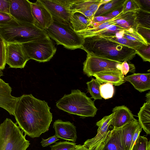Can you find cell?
<instances>
[{"mask_svg":"<svg viewBox=\"0 0 150 150\" xmlns=\"http://www.w3.org/2000/svg\"><path fill=\"white\" fill-rule=\"evenodd\" d=\"M113 117V114L104 116L96 123L97 132L93 138L87 140L83 145L90 150H99L106 139L110 130L109 127Z\"/></svg>","mask_w":150,"mask_h":150,"instance_id":"cell-10","label":"cell"},{"mask_svg":"<svg viewBox=\"0 0 150 150\" xmlns=\"http://www.w3.org/2000/svg\"><path fill=\"white\" fill-rule=\"evenodd\" d=\"M125 79L141 93L150 89V73H134L125 77Z\"/></svg>","mask_w":150,"mask_h":150,"instance_id":"cell-18","label":"cell"},{"mask_svg":"<svg viewBox=\"0 0 150 150\" xmlns=\"http://www.w3.org/2000/svg\"><path fill=\"white\" fill-rule=\"evenodd\" d=\"M74 150H90L83 145H76Z\"/></svg>","mask_w":150,"mask_h":150,"instance_id":"cell-44","label":"cell"},{"mask_svg":"<svg viewBox=\"0 0 150 150\" xmlns=\"http://www.w3.org/2000/svg\"><path fill=\"white\" fill-rule=\"evenodd\" d=\"M125 0H110L102 7L99 8L94 15V16H104L122 7Z\"/></svg>","mask_w":150,"mask_h":150,"instance_id":"cell-25","label":"cell"},{"mask_svg":"<svg viewBox=\"0 0 150 150\" xmlns=\"http://www.w3.org/2000/svg\"><path fill=\"white\" fill-rule=\"evenodd\" d=\"M100 92L102 98L105 99L112 98L114 93V88L112 84L106 83L101 84Z\"/></svg>","mask_w":150,"mask_h":150,"instance_id":"cell-31","label":"cell"},{"mask_svg":"<svg viewBox=\"0 0 150 150\" xmlns=\"http://www.w3.org/2000/svg\"><path fill=\"white\" fill-rule=\"evenodd\" d=\"M59 139L55 135L47 139L42 138L41 142V145L43 147L47 146L51 144L54 143Z\"/></svg>","mask_w":150,"mask_h":150,"instance_id":"cell-40","label":"cell"},{"mask_svg":"<svg viewBox=\"0 0 150 150\" xmlns=\"http://www.w3.org/2000/svg\"><path fill=\"white\" fill-rule=\"evenodd\" d=\"M17 123L6 118L0 125V150H26L30 144Z\"/></svg>","mask_w":150,"mask_h":150,"instance_id":"cell-6","label":"cell"},{"mask_svg":"<svg viewBox=\"0 0 150 150\" xmlns=\"http://www.w3.org/2000/svg\"><path fill=\"white\" fill-rule=\"evenodd\" d=\"M52 18V23L45 30L49 37L68 49H81L83 39L74 31L70 22Z\"/></svg>","mask_w":150,"mask_h":150,"instance_id":"cell-5","label":"cell"},{"mask_svg":"<svg viewBox=\"0 0 150 150\" xmlns=\"http://www.w3.org/2000/svg\"><path fill=\"white\" fill-rule=\"evenodd\" d=\"M142 129V128L139 125L136 129L132 139L130 150H132L136 141L139 136Z\"/></svg>","mask_w":150,"mask_h":150,"instance_id":"cell-41","label":"cell"},{"mask_svg":"<svg viewBox=\"0 0 150 150\" xmlns=\"http://www.w3.org/2000/svg\"><path fill=\"white\" fill-rule=\"evenodd\" d=\"M132 150H150V141L146 137L139 136Z\"/></svg>","mask_w":150,"mask_h":150,"instance_id":"cell-32","label":"cell"},{"mask_svg":"<svg viewBox=\"0 0 150 150\" xmlns=\"http://www.w3.org/2000/svg\"><path fill=\"white\" fill-rule=\"evenodd\" d=\"M9 13L17 21L34 24L30 2L28 0H11Z\"/></svg>","mask_w":150,"mask_h":150,"instance_id":"cell-11","label":"cell"},{"mask_svg":"<svg viewBox=\"0 0 150 150\" xmlns=\"http://www.w3.org/2000/svg\"><path fill=\"white\" fill-rule=\"evenodd\" d=\"M86 83L87 85L88 91L91 96V98H93L95 100L102 99L100 89V82L97 79L92 78Z\"/></svg>","mask_w":150,"mask_h":150,"instance_id":"cell-27","label":"cell"},{"mask_svg":"<svg viewBox=\"0 0 150 150\" xmlns=\"http://www.w3.org/2000/svg\"><path fill=\"white\" fill-rule=\"evenodd\" d=\"M99 150H126L122 139L121 127L110 130Z\"/></svg>","mask_w":150,"mask_h":150,"instance_id":"cell-17","label":"cell"},{"mask_svg":"<svg viewBox=\"0 0 150 150\" xmlns=\"http://www.w3.org/2000/svg\"><path fill=\"white\" fill-rule=\"evenodd\" d=\"M1 79L0 78V79Z\"/></svg>","mask_w":150,"mask_h":150,"instance_id":"cell-48","label":"cell"},{"mask_svg":"<svg viewBox=\"0 0 150 150\" xmlns=\"http://www.w3.org/2000/svg\"><path fill=\"white\" fill-rule=\"evenodd\" d=\"M11 0H0V12L9 13Z\"/></svg>","mask_w":150,"mask_h":150,"instance_id":"cell-39","label":"cell"},{"mask_svg":"<svg viewBox=\"0 0 150 150\" xmlns=\"http://www.w3.org/2000/svg\"><path fill=\"white\" fill-rule=\"evenodd\" d=\"M142 7L139 0H125L122 6V13L135 12L141 9Z\"/></svg>","mask_w":150,"mask_h":150,"instance_id":"cell-30","label":"cell"},{"mask_svg":"<svg viewBox=\"0 0 150 150\" xmlns=\"http://www.w3.org/2000/svg\"><path fill=\"white\" fill-rule=\"evenodd\" d=\"M101 36L103 37L110 40L116 42L127 46L135 50H137L143 44H144L140 42L133 41L123 38L117 37L114 36Z\"/></svg>","mask_w":150,"mask_h":150,"instance_id":"cell-28","label":"cell"},{"mask_svg":"<svg viewBox=\"0 0 150 150\" xmlns=\"http://www.w3.org/2000/svg\"><path fill=\"white\" fill-rule=\"evenodd\" d=\"M14 19L10 13L0 12V27L8 24Z\"/></svg>","mask_w":150,"mask_h":150,"instance_id":"cell-38","label":"cell"},{"mask_svg":"<svg viewBox=\"0 0 150 150\" xmlns=\"http://www.w3.org/2000/svg\"><path fill=\"white\" fill-rule=\"evenodd\" d=\"M39 0L48 10L53 18L70 22L71 14L69 0Z\"/></svg>","mask_w":150,"mask_h":150,"instance_id":"cell-12","label":"cell"},{"mask_svg":"<svg viewBox=\"0 0 150 150\" xmlns=\"http://www.w3.org/2000/svg\"><path fill=\"white\" fill-rule=\"evenodd\" d=\"M50 109L45 101L24 94L19 97L14 116L25 135L38 137L49 130L52 118Z\"/></svg>","mask_w":150,"mask_h":150,"instance_id":"cell-1","label":"cell"},{"mask_svg":"<svg viewBox=\"0 0 150 150\" xmlns=\"http://www.w3.org/2000/svg\"><path fill=\"white\" fill-rule=\"evenodd\" d=\"M113 117L111 125L119 128L135 119L130 110L125 105L117 106L113 109Z\"/></svg>","mask_w":150,"mask_h":150,"instance_id":"cell-16","label":"cell"},{"mask_svg":"<svg viewBox=\"0 0 150 150\" xmlns=\"http://www.w3.org/2000/svg\"><path fill=\"white\" fill-rule=\"evenodd\" d=\"M22 44L29 59L40 62L49 61L57 50L49 36L42 40Z\"/></svg>","mask_w":150,"mask_h":150,"instance_id":"cell-7","label":"cell"},{"mask_svg":"<svg viewBox=\"0 0 150 150\" xmlns=\"http://www.w3.org/2000/svg\"><path fill=\"white\" fill-rule=\"evenodd\" d=\"M139 125L135 119L121 127L122 139L126 150H130L133 136Z\"/></svg>","mask_w":150,"mask_h":150,"instance_id":"cell-22","label":"cell"},{"mask_svg":"<svg viewBox=\"0 0 150 150\" xmlns=\"http://www.w3.org/2000/svg\"><path fill=\"white\" fill-rule=\"evenodd\" d=\"M146 102L150 103V93L149 91L146 94Z\"/></svg>","mask_w":150,"mask_h":150,"instance_id":"cell-45","label":"cell"},{"mask_svg":"<svg viewBox=\"0 0 150 150\" xmlns=\"http://www.w3.org/2000/svg\"><path fill=\"white\" fill-rule=\"evenodd\" d=\"M81 49L87 54L122 62L132 60L137 54L135 50L103 37L100 35L83 38Z\"/></svg>","mask_w":150,"mask_h":150,"instance_id":"cell-2","label":"cell"},{"mask_svg":"<svg viewBox=\"0 0 150 150\" xmlns=\"http://www.w3.org/2000/svg\"><path fill=\"white\" fill-rule=\"evenodd\" d=\"M4 41V40L2 39V38L1 36L0 35V42L2 41Z\"/></svg>","mask_w":150,"mask_h":150,"instance_id":"cell-46","label":"cell"},{"mask_svg":"<svg viewBox=\"0 0 150 150\" xmlns=\"http://www.w3.org/2000/svg\"><path fill=\"white\" fill-rule=\"evenodd\" d=\"M6 44L4 40L0 42V70H3L6 64Z\"/></svg>","mask_w":150,"mask_h":150,"instance_id":"cell-35","label":"cell"},{"mask_svg":"<svg viewBox=\"0 0 150 150\" xmlns=\"http://www.w3.org/2000/svg\"><path fill=\"white\" fill-rule=\"evenodd\" d=\"M138 123L147 134H150V103H144L138 113Z\"/></svg>","mask_w":150,"mask_h":150,"instance_id":"cell-24","label":"cell"},{"mask_svg":"<svg viewBox=\"0 0 150 150\" xmlns=\"http://www.w3.org/2000/svg\"><path fill=\"white\" fill-rule=\"evenodd\" d=\"M122 62L106 58L87 54L83 63V72L90 77L97 73L110 71H120L119 68Z\"/></svg>","mask_w":150,"mask_h":150,"instance_id":"cell-8","label":"cell"},{"mask_svg":"<svg viewBox=\"0 0 150 150\" xmlns=\"http://www.w3.org/2000/svg\"><path fill=\"white\" fill-rule=\"evenodd\" d=\"M69 8L71 14L81 9H87L92 11L95 15L101 5L100 0H69Z\"/></svg>","mask_w":150,"mask_h":150,"instance_id":"cell-21","label":"cell"},{"mask_svg":"<svg viewBox=\"0 0 150 150\" xmlns=\"http://www.w3.org/2000/svg\"><path fill=\"white\" fill-rule=\"evenodd\" d=\"M53 128L55 135L59 138L75 142L77 138L76 127L69 121H63L60 120H56Z\"/></svg>","mask_w":150,"mask_h":150,"instance_id":"cell-15","label":"cell"},{"mask_svg":"<svg viewBox=\"0 0 150 150\" xmlns=\"http://www.w3.org/2000/svg\"><path fill=\"white\" fill-rule=\"evenodd\" d=\"M135 12L137 26L140 25L150 28V12L141 8Z\"/></svg>","mask_w":150,"mask_h":150,"instance_id":"cell-29","label":"cell"},{"mask_svg":"<svg viewBox=\"0 0 150 150\" xmlns=\"http://www.w3.org/2000/svg\"><path fill=\"white\" fill-rule=\"evenodd\" d=\"M6 44V64L11 68H24L30 59L22 44L8 42Z\"/></svg>","mask_w":150,"mask_h":150,"instance_id":"cell-9","label":"cell"},{"mask_svg":"<svg viewBox=\"0 0 150 150\" xmlns=\"http://www.w3.org/2000/svg\"><path fill=\"white\" fill-rule=\"evenodd\" d=\"M56 105L59 109L83 118L94 117L98 110L94 101L78 89L71 90L70 94L64 95Z\"/></svg>","mask_w":150,"mask_h":150,"instance_id":"cell-4","label":"cell"},{"mask_svg":"<svg viewBox=\"0 0 150 150\" xmlns=\"http://www.w3.org/2000/svg\"><path fill=\"white\" fill-rule=\"evenodd\" d=\"M0 35L6 42L20 44L42 40L48 36L45 30L34 24L15 19L0 27Z\"/></svg>","mask_w":150,"mask_h":150,"instance_id":"cell-3","label":"cell"},{"mask_svg":"<svg viewBox=\"0 0 150 150\" xmlns=\"http://www.w3.org/2000/svg\"><path fill=\"white\" fill-rule=\"evenodd\" d=\"M116 25L126 29L132 28L137 30V23L135 12L124 14L123 16L117 20Z\"/></svg>","mask_w":150,"mask_h":150,"instance_id":"cell-26","label":"cell"},{"mask_svg":"<svg viewBox=\"0 0 150 150\" xmlns=\"http://www.w3.org/2000/svg\"><path fill=\"white\" fill-rule=\"evenodd\" d=\"M2 72L1 70H0V76H1L2 75Z\"/></svg>","mask_w":150,"mask_h":150,"instance_id":"cell-47","label":"cell"},{"mask_svg":"<svg viewBox=\"0 0 150 150\" xmlns=\"http://www.w3.org/2000/svg\"><path fill=\"white\" fill-rule=\"evenodd\" d=\"M136 51L137 54H138L144 61L150 62V44L148 45L143 44Z\"/></svg>","mask_w":150,"mask_h":150,"instance_id":"cell-34","label":"cell"},{"mask_svg":"<svg viewBox=\"0 0 150 150\" xmlns=\"http://www.w3.org/2000/svg\"><path fill=\"white\" fill-rule=\"evenodd\" d=\"M137 30L148 43L150 44V28L137 25Z\"/></svg>","mask_w":150,"mask_h":150,"instance_id":"cell-37","label":"cell"},{"mask_svg":"<svg viewBox=\"0 0 150 150\" xmlns=\"http://www.w3.org/2000/svg\"><path fill=\"white\" fill-rule=\"evenodd\" d=\"M93 76L101 83H108L115 86H119L126 81L125 76L120 71H110L94 74Z\"/></svg>","mask_w":150,"mask_h":150,"instance_id":"cell-19","label":"cell"},{"mask_svg":"<svg viewBox=\"0 0 150 150\" xmlns=\"http://www.w3.org/2000/svg\"><path fill=\"white\" fill-rule=\"evenodd\" d=\"M119 70L124 75H126L129 72L134 73L135 71V68L133 64H129L127 62L125 61L120 65Z\"/></svg>","mask_w":150,"mask_h":150,"instance_id":"cell-36","label":"cell"},{"mask_svg":"<svg viewBox=\"0 0 150 150\" xmlns=\"http://www.w3.org/2000/svg\"><path fill=\"white\" fill-rule=\"evenodd\" d=\"M70 22L74 30L76 32L86 29L91 23V21L78 12H75L71 14Z\"/></svg>","mask_w":150,"mask_h":150,"instance_id":"cell-23","label":"cell"},{"mask_svg":"<svg viewBox=\"0 0 150 150\" xmlns=\"http://www.w3.org/2000/svg\"><path fill=\"white\" fill-rule=\"evenodd\" d=\"M122 7L119 9L114 11L103 16L112 18L117 16L122 12Z\"/></svg>","mask_w":150,"mask_h":150,"instance_id":"cell-42","label":"cell"},{"mask_svg":"<svg viewBox=\"0 0 150 150\" xmlns=\"http://www.w3.org/2000/svg\"><path fill=\"white\" fill-rule=\"evenodd\" d=\"M12 88L8 83L0 79V107L6 110L11 115H14V112L19 97L11 94Z\"/></svg>","mask_w":150,"mask_h":150,"instance_id":"cell-14","label":"cell"},{"mask_svg":"<svg viewBox=\"0 0 150 150\" xmlns=\"http://www.w3.org/2000/svg\"><path fill=\"white\" fill-rule=\"evenodd\" d=\"M30 4L34 24L38 28L45 30L53 22L51 14L39 0L35 3L30 2Z\"/></svg>","mask_w":150,"mask_h":150,"instance_id":"cell-13","label":"cell"},{"mask_svg":"<svg viewBox=\"0 0 150 150\" xmlns=\"http://www.w3.org/2000/svg\"><path fill=\"white\" fill-rule=\"evenodd\" d=\"M124 15L122 12L117 16L107 21L100 23H91L89 27L87 29L76 33L83 38L91 37L93 34L109 26L116 24L117 20L122 18Z\"/></svg>","mask_w":150,"mask_h":150,"instance_id":"cell-20","label":"cell"},{"mask_svg":"<svg viewBox=\"0 0 150 150\" xmlns=\"http://www.w3.org/2000/svg\"><path fill=\"white\" fill-rule=\"evenodd\" d=\"M76 144L67 141L60 142L50 146L51 150H74Z\"/></svg>","mask_w":150,"mask_h":150,"instance_id":"cell-33","label":"cell"},{"mask_svg":"<svg viewBox=\"0 0 150 150\" xmlns=\"http://www.w3.org/2000/svg\"><path fill=\"white\" fill-rule=\"evenodd\" d=\"M111 18L103 16L94 17L91 23H100L109 20Z\"/></svg>","mask_w":150,"mask_h":150,"instance_id":"cell-43","label":"cell"}]
</instances>
